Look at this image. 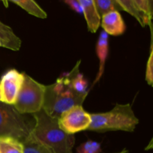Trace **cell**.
Instances as JSON below:
<instances>
[{"label": "cell", "instance_id": "cell-1", "mask_svg": "<svg viewBox=\"0 0 153 153\" xmlns=\"http://www.w3.org/2000/svg\"><path fill=\"white\" fill-rule=\"evenodd\" d=\"M73 71L58 78L55 83L46 85L43 110L49 116L58 119L66 111L82 105L88 94L75 91L72 85Z\"/></svg>", "mask_w": 153, "mask_h": 153}, {"label": "cell", "instance_id": "cell-2", "mask_svg": "<svg viewBox=\"0 0 153 153\" xmlns=\"http://www.w3.org/2000/svg\"><path fill=\"white\" fill-rule=\"evenodd\" d=\"M34 126L31 135L54 153H73L74 134L64 132L58 126V119L48 115L43 109L33 114Z\"/></svg>", "mask_w": 153, "mask_h": 153}, {"label": "cell", "instance_id": "cell-3", "mask_svg": "<svg viewBox=\"0 0 153 153\" xmlns=\"http://www.w3.org/2000/svg\"><path fill=\"white\" fill-rule=\"evenodd\" d=\"M91 123L88 130L94 131H134L139 123L130 104H117L112 110L90 114Z\"/></svg>", "mask_w": 153, "mask_h": 153}, {"label": "cell", "instance_id": "cell-4", "mask_svg": "<svg viewBox=\"0 0 153 153\" xmlns=\"http://www.w3.org/2000/svg\"><path fill=\"white\" fill-rule=\"evenodd\" d=\"M33 126L13 105L0 102V137H13L22 143L31 135Z\"/></svg>", "mask_w": 153, "mask_h": 153}, {"label": "cell", "instance_id": "cell-5", "mask_svg": "<svg viewBox=\"0 0 153 153\" xmlns=\"http://www.w3.org/2000/svg\"><path fill=\"white\" fill-rule=\"evenodd\" d=\"M23 73V82L13 105L22 114H33L43 109L46 85Z\"/></svg>", "mask_w": 153, "mask_h": 153}, {"label": "cell", "instance_id": "cell-6", "mask_svg": "<svg viewBox=\"0 0 153 153\" xmlns=\"http://www.w3.org/2000/svg\"><path fill=\"white\" fill-rule=\"evenodd\" d=\"M60 128L70 134L88 130L91 123V114L82 105H76L66 111L58 119Z\"/></svg>", "mask_w": 153, "mask_h": 153}, {"label": "cell", "instance_id": "cell-7", "mask_svg": "<svg viewBox=\"0 0 153 153\" xmlns=\"http://www.w3.org/2000/svg\"><path fill=\"white\" fill-rule=\"evenodd\" d=\"M24 73L16 70H10L6 72L0 80L1 102L13 105L16 102L19 91L23 82Z\"/></svg>", "mask_w": 153, "mask_h": 153}, {"label": "cell", "instance_id": "cell-8", "mask_svg": "<svg viewBox=\"0 0 153 153\" xmlns=\"http://www.w3.org/2000/svg\"><path fill=\"white\" fill-rule=\"evenodd\" d=\"M102 27L109 35L119 36L126 31V25L118 10H111L101 16Z\"/></svg>", "mask_w": 153, "mask_h": 153}, {"label": "cell", "instance_id": "cell-9", "mask_svg": "<svg viewBox=\"0 0 153 153\" xmlns=\"http://www.w3.org/2000/svg\"><path fill=\"white\" fill-rule=\"evenodd\" d=\"M83 10L88 28L91 32L96 33L101 23V16L98 13L94 0H78Z\"/></svg>", "mask_w": 153, "mask_h": 153}, {"label": "cell", "instance_id": "cell-10", "mask_svg": "<svg viewBox=\"0 0 153 153\" xmlns=\"http://www.w3.org/2000/svg\"><path fill=\"white\" fill-rule=\"evenodd\" d=\"M96 50H97V55L100 61V67H99V71L94 82V85H95L100 80L104 73L105 65L106 59L108 54V34L104 31H102L99 37Z\"/></svg>", "mask_w": 153, "mask_h": 153}, {"label": "cell", "instance_id": "cell-11", "mask_svg": "<svg viewBox=\"0 0 153 153\" xmlns=\"http://www.w3.org/2000/svg\"><path fill=\"white\" fill-rule=\"evenodd\" d=\"M0 42L1 47L13 51L19 50L22 44L20 38L14 34L12 28L0 22Z\"/></svg>", "mask_w": 153, "mask_h": 153}, {"label": "cell", "instance_id": "cell-12", "mask_svg": "<svg viewBox=\"0 0 153 153\" xmlns=\"http://www.w3.org/2000/svg\"><path fill=\"white\" fill-rule=\"evenodd\" d=\"M25 10L27 13L40 19L47 17L46 12L36 2L35 0H10Z\"/></svg>", "mask_w": 153, "mask_h": 153}, {"label": "cell", "instance_id": "cell-13", "mask_svg": "<svg viewBox=\"0 0 153 153\" xmlns=\"http://www.w3.org/2000/svg\"><path fill=\"white\" fill-rule=\"evenodd\" d=\"M0 153H23V145L13 137H0Z\"/></svg>", "mask_w": 153, "mask_h": 153}, {"label": "cell", "instance_id": "cell-14", "mask_svg": "<svg viewBox=\"0 0 153 153\" xmlns=\"http://www.w3.org/2000/svg\"><path fill=\"white\" fill-rule=\"evenodd\" d=\"M23 153H54L53 151L36 140L32 135L22 142Z\"/></svg>", "mask_w": 153, "mask_h": 153}, {"label": "cell", "instance_id": "cell-15", "mask_svg": "<svg viewBox=\"0 0 153 153\" xmlns=\"http://www.w3.org/2000/svg\"><path fill=\"white\" fill-rule=\"evenodd\" d=\"M121 10H123L133 16L142 27L146 26L145 20L141 13L137 10L131 0H114Z\"/></svg>", "mask_w": 153, "mask_h": 153}, {"label": "cell", "instance_id": "cell-16", "mask_svg": "<svg viewBox=\"0 0 153 153\" xmlns=\"http://www.w3.org/2000/svg\"><path fill=\"white\" fill-rule=\"evenodd\" d=\"M134 6L143 16L146 25H152L153 8L150 6L149 0H131Z\"/></svg>", "mask_w": 153, "mask_h": 153}, {"label": "cell", "instance_id": "cell-17", "mask_svg": "<svg viewBox=\"0 0 153 153\" xmlns=\"http://www.w3.org/2000/svg\"><path fill=\"white\" fill-rule=\"evenodd\" d=\"M94 1L100 16L111 10H121L114 0H94Z\"/></svg>", "mask_w": 153, "mask_h": 153}, {"label": "cell", "instance_id": "cell-18", "mask_svg": "<svg viewBox=\"0 0 153 153\" xmlns=\"http://www.w3.org/2000/svg\"><path fill=\"white\" fill-rule=\"evenodd\" d=\"M101 151V144L93 140H88L77 148V153H100Z\"/></svg>", "mask_w": 153, "mask_h": 153}, {"label": "cell", "instance_id": "cell-19", "mask_svg": "<svg viewBox=\"0 0 153 153\" xmlns=\"http://www.w3.org/2000/svg\"><path fill=\"white\" fill-rule=\"evenodd\" d=\"M146 81L148 85L152 86L153 83V50H152V42L151 43L150 53H149V59L146 64Z\"/></svg>", "mask_w": 153, "mask_h": 153}, {"label": "cell", "instance_id": "cell-20", "mask_svg": "<svg viewBox=\"0 0 153 153\" xmlns=\"http://www.w3.org/2000/svg\"><path fill=\"white\" fill-rule=\"evenodd\" d=\"M64 1L76 13L83 14V10H82V6H81L80 3L78 0H64Z\"/></svg>", "mask_w": 153, "mask_h": 153}, {"label": "cell", "instance_id": "cell-21", "mask_svg": "<svg viewBox=\"0 0 153 153\" xmlns=\"http://www.w3.org/2000/svg\"><path fill=\"white\" fill-rule=\"evenodd\" d=\"M114 153H128V151L127 150V149H123V150L120 151V152H114Z\"/></svg>", "mask_w": 153, "mask_h": 153}, {"label": "cell", "instance_id": "cell-22", "mask_svg": "<svg viewBox=\"0 0 153 153\" xmlns=\"http://www.w3.org/2000/svg\"><path fill=\"white\" fill-rule=\"evenodd\" d=\"M149 2L150 4V6L153 8V0H149Z\"/></svg>", "mask_w": 153, "mask_h": 153}, {"label": "cell", "instance_id": "cell-23", "mask_svg": "<svg viewBox=\"0 0 153 153\" xmlns=\"http://www.w3.org/2000/svg\"><path fill=\"white\" fill-rule=\"evenodd\" d=\"M1 1H2L3 2H4V4H5V5H6V6L7 5V0H1Z\"/></svg>", "mask_w": 153, "mask_h": 153}, {"label": "cell", "instance_id": "cell-24", "mask_svg": "<svg viewBox=\"0 0 153 153\" xmlns=\"http://www.w3.org/2000/svg\"><path fill=\"white\" fill-rule=\"evenodd\" d=\"M0 102H1V94H0Z\"/></svg>", "mask_w": 153, "mask_h": 153}, {"label": "cell", "instance_id": "cell-25", "mask_svg": "<svg viewBox=\"0 0 153 153\" xmlns=\"http://www.w3.org/2000/svg\"><path fill=\"white\" fill-rule=\"evenodd\" d=\"M0 46H1V42H0Z\"/></svg>", "mask_w": 153, "mask_h": 153}]
</instances>
